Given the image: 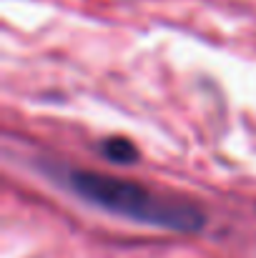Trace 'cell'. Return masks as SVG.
I'll use <instances>...</instances> for the list:
<instances>
[{"label":"cell","mask_w":256,"mask_h":258,"mask_svg":"<svg viewBox=\"0 0 256 258\" xmlns=\"http://www.w3.org/2000/svg\"><path fill=\"white\" fill-rule=\"evenodd\" d=\"M100 153L111 161V163H118V166H128V163H136L138 161V151L131 141L126 138H108L100 143Z\"/></svg>","instance_id":"obj_2"},{"label":"cell","mask_w":256,"mask_h":258,"mask_svg":"<svg viewBox=\"0 0 256 258\" xmlns=\"http://www.w3.org/2000/svg\"><path fill=\"white\" fill-rule=\"evenodd\" d=\"M66 188H71L78 198L93 203L95 208L146 223L153 228H166L176 233H196L203 228L206 216L193 203L178 201L169 193L151 190L143 183H133L126 178H116L108 173L93 171H68Z\"/></svg>","instance_id":"obj_1"}]
</instances>
